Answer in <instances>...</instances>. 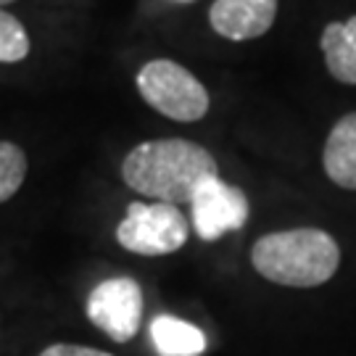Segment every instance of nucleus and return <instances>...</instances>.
Wrapping results in <instances>:
<instances>
[{"label":"nucleus","instance_id":"obj_14","mask_svg":"<svg viewBox=\"0 0 356 356\" xmlns=\"http://www.w3.org/2000/svg\"><path fill=\"white\" fill-rule=\"evenodd\" d=\"M8 3H13V0H0V8H3V6H8Z\"/></svg>","mask_w":356,"mask_h":356},{"label":"nucleus","instance_id":"obj_4","mask_svg":"<svg viewBox=\"0 0 356 356\" xmlns=\"http://www.w3.org/2000/svg\"><path fill=\"white\" fill-rule=\"evenodd\" d=\"M188 219L172 204H135L127 206L124 219L116 225V243L138 256H169L188 243Z\"/></svg>","mask_w":356,"mask_h":356},{"label":"nucleus","instance_id":"obj_5","mask_svg":"<svg viewBox=\"0 0 356 356\" xmlns=\"http://www.w3.org/2000/svg\"><path fill=\"white\" fill-rule=\"evenodd\" d=\"M88 319L116 343H129L143 319V288L132 277H108L88 296Z\"/></svg>","mask_w":356,"mask_h":356},{"label":"nucleus","instance_id":"obj_12","mask_svg":"<svg viewBox=\"0 0 356 356\" xmlns=\"http://www.w3.org/2000/svg\"><path fill=\"white\" fill-rule=\"evenodd\" d=\"M29 35L13 13L0 8V64H19L29 56Z\"/></svg>","mask_w":356,"mask_h":356},{"label":"nucleus","instance_id":"obj_9","mask_svg":"<svg viewBox=\"0 0 356 356\" xmlns=\"http://www.w3.org/2000/svg\"><path fill=\"white\" fill-rule=\"evenodd\" d=\"M319 48L327 72L343 85H356V16L330 22L322 29Z\"/></svg>","mask_w":356,"mask_h":356},{"label":"nucleus","instance_id":"obj_1","mask_svg":"<svg viewBox=\"0 0 356 356\" xmlns=\"http://www.w3.org/2000/svg\"><path fill=\"white\" fill-rule=\"evenodd\" d=\"M211 177H219L214 156L204 145L182 138L145 140L122 161L124 185L159 204H191L195 191Z\"/></svg>","mask_w":356,"mask_h":356},{"label":"nucleus","instance_id":"obj_2","mask_svg":"<svg viewBox=\"0 0 356 356\" xmlns=\"http://www.w3.org/2000/svg\"><path fill=\"white\" fill-rule=\"evenodd\" d=\"M251 264L275 285L317 288L332 280L341 267V248L330 232L317 227H296L269 232L251 248Z\"/></svg>","mask_w":356,"mask_h":356},{"label":"nucleus","instance_id":"obj_7","mask_svg":"<svg viewBox=\"0 0 356 356\" xmlns=\"http://www.w3.org/2000/svg\"><path fill=\"white\" fill-rule=\"evenodd\" d=\"M277 19V0H214L209 24L219 38L245 42L267 35Z\"/></svg>","mask_w":356,"mask_h":356},{"label":"nucleus","instance_id":"obj_13","mask_svg":"<svg viewBox=\"0 0 356 356\" xmlns=\"http://www.w3.org/2000/svg\"><path fill=\"white\" fill-rule=\"evenodd\" d=\"M40 356H114V354H106L101 348H90V346H79V343H53L48 348H42Z\"/></svg>","mask_w":356,"mask_h":356},{"label":"nucleus","instance_id":"obj_15","mask_svg":"<svg viewBox=\"0 0 356 356\" xmlns=\"http://www.w3.org/2000/svg\"><path fill=\"white\" fill-rule=\"evenodd\" d=\"M177 3H191V0H177Z\"/></svg>","mask_w":356,"mask_h":356},{"label":"nucleus","instance_id":"obj_11","mask_svg":"<svg viewBox=\"0 0 356 356\" xmlns=\"http://www.w3.org/2000/svg\"><path fill=\"white\" fill-rule=\"evenodd\" d=\"M26 153L16 143L0 140V204L13 198L26 179Z\"/></svg>","mask_w":356,"mask_h":356},{"label":"nucleus","instance_id":"obj_10","mask_svg":"<svg viewBox=\"0 0 356 356\" xmlns=\"http://www.w3.org/2000/svg\"><path fill=\"white\" fill-rule=\"evenodd\" d=\"M151 341L159 356H201L206 351L204 330L172 314H159L153 319Z\"/></svg>","mask_w":356,"mask_h":356},{"label":"nucleus","instance_id":"obj_3","mask_svg":"<svg viewBox=\"0 0 356 356\" xmlns=\"http://www.w3.org/2000/svg\"><path fill=\"white\" fill-rule=\"evenodd\" d=\"M143 101L166 119L198 122L209 114V92L204 82L172 58H153L135 76Z\"/></svg>","mask_w":356,"mask_h":356},{"label":"nucleus","instance_id":"obj_8","mask_svg":"<svg viewBox=\"0 0 356 356\" xmlns=\"http://www.w3.org/2000/svg\"><path fill=\"white\" fill-rule=\"evenodd\" d=\"M325 175L343 191H356V111L346 114L330 129L322 151Z\"/></svg>","mask_w":356,"mask_h":356},{"label":"nucleus","instance_id":"obj_6","mask_svg":"<svg viewBox=\"0 0 356 356\" xmlns=\"http://www.w3.org/2000/svg\"><path fill=\"white\" fill-rule=\"evenodd\" d=\"M193 227L206 243L243 229L248 222V198L241 188L227 185L222 177L206 179L193 195Z\"/></svg>","mask_w":356,"mask_h":356}]
</instances>
